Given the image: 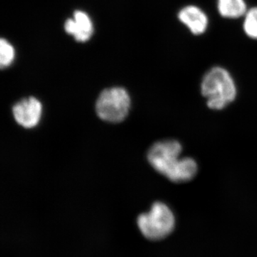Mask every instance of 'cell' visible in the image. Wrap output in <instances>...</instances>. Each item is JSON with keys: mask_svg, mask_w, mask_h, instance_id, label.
<instances>
[{"mask_svg": "<svg viewBox=\"0 0 257 257\" xmlns=\"http://www.w3.org/2000/svg\"><path fill=\"white\" fill-rule=\"evenodd\" d=\"M182 152V145L177 140H162L150 147L147 160L157 172L171 182L183 183L195 177L198 165L194 159L181 157Z\"/></svg>", "mask_w": 257, "mask_h": 257, "instance_id": "1", "label": "cell"}, {"mask_svg": "<svg viewBox=\"0 0 257 257\" xmlns=\"http://www.w3.org/2000/svg\"><path fill=\"white\" fill-rule=\"evenodd\" d=\"M201 92L207 99V106L211 109H224L236 96L234 79L226 69L214 67L203 77Z\"/></svg>", "mask_w": 257, "mask_h": 257, "instance_id": "2", "label": "cell"}, {"mask_svg": "<svg viewBox=\"0 0 257 257\" xmlns=\"http://www.w3.org/2000/svg\"><path fill=\"white\" fill-rule=\"evenodd\" d=\"M175 216L170 208L160 202L152 204L149 212L138 216V224L142 234L150 240L165 239L175 227Z\"/></svg>", "mask_w": 257, "mask_h": 257, "instance_id": "3", "label": "cell"}, {"mask_svg": "<svg viewBox=\"0 0 257 257\" xmlns=\"http://www.w3.org/2000/svg\"><path fill=\"white\" fill-rule=\"evenodd\" d=\"M131 99L124 88L111 87L104 89L96 102V112L104 121L111 123L122 121L128 115Z\"/></svg>", "mask_w": 257, "mask_h": 257, "instance_id": "4", "label": "cell"}, {"mask_svg": "<svg viewBox=\"0 0 257 257\" xmlns=\"http://www.w3.org/2000/svg\"><path fill=\"white\" fill-rule=\"evenodd\" d=\"M42 111L41 102L33 96L22 99L13 107L15 121L20 126L27 128L35 127L39 124Z\"/></svg>", "mask_w": 257, "mask_h": 257, "instance_id": "5", "label": "cell"}, {"mask_svg": "<svg viewBox=\"0 0 257 257\" xmlns=\"http://www.w3.org/2000/svg\"><path fill=\"white\" fill-rule=\"evenodd\" d=\"M178 19L195 35L204 33L209 23L207 15L195 5H188L182 8L179 12Z\"/></svg>", "mask_w": 257, "mask_h": 257, "instance_id": "6", "label": "cell"}, {"mask_svg": "<svg viewBox=\"0 0 257 257\" xmlns=\"http://www.w3.org/2000/svg\"><path fill=\"white\" fill-rule=\"evenodd\" d=\"M66 32L73 35L79 42L87 41L93 33V27L90 18L82 11H76L74 19H69L64 25Z\"/></svg>", "mask_w": 257, "mask_h": 257, "instance_id": "7", "label": "cell"}, {"mask_svg": "<svg viewBox=\"0 0 257 257\" xmlns=\"http://www.w3.org/2000/svg\"><path fill=\"white\" fill-rule=\"evenodd\" d=\"M217 8L223 18L236 19L246 15L245 0H218Z\"/></svg>", "mask_w": 257, "mask_h": 257, "instance_id": "8", "label": "cell"}, {"mask_svg": "<svg viewBox=\"0 0 257 257\" xmlns=\"http://www.w3.org/2000/svg\"><path fill=\"white\" fill-rule=\"evenodd\" d=\"M244 17L243 29L245 34L250 38L257 40V7L247 10Z\"/></svg>", "mask_w": 257, "mask_h": 257, "instance_id": "9", "label": "cell"}, {"mask_svg": "<svg viewBox=\"0 0 257 257\" xmlns=\"http://www.w3.org/2000/svg\"><path fill=\"white\" fill-rule=\"evenodd\" d=\"M15 59V50L13 47L4 39L0 41V64L7 67L13 63Z\"/></svg>", "mask_w": 257, "mask_h": 257, "instance_id": "10", "label": "cell"}]
</instances>
